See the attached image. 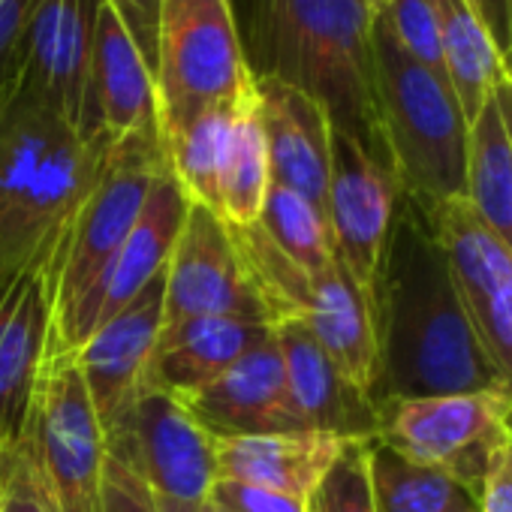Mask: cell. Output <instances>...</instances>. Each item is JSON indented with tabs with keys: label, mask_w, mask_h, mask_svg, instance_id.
I'll use <instances>...</instances> for the list:
<instances>
[{
	"label": "cell",
	"mask_w": 512,
	"mask_h": 512,
	"mask_svg": "<svg viewBox=\"0 0 512 512\" xmlns=\"http://www.w3.org/2000/svg\"><path fill=\"white\" fill-rule=\"evenodd\" d=\"M425 214L476 338L512 389V250L476 217L467 199H452Z\"/></svg>",
	"instance_id": "11"
},
{
	"label": "cell",
	"mask_w": 512,
	"mask_h": 512,
	"mask_svg": "<svg viewBox=\"0 0 512 512\" xmlns=\"http://www.w3.org/2000/svg\"><path fill=\"white\" fill-rule=\"evenodd\" d=\"M163 332V275L154 278L121 314L100 323L79 350H73L91 404L103 428L148 383V368Z\"/></svg>",
	"instance_id": "15"
},
{
	"label": "cell",
	"mask_w": 512,
	"mask_h": 512,
	"mask_svg": "<svg viewBox=\"0 0 512 512\" xmlns=\"http://www.w3.org/2000/svg\"><path fill=\"white\" fill-rule=\"evenodd\" d=\"M269 187H272L269 151H266L260 118H256V97H253V103H247L232 124L229 154L220 181V220L226 226L260 223Z\"/></svg>",
	"instance_id": "28"
},
{
	"label": "cell",
	"mask_w": 512,
	"mask_h": 512,
	"mask_svg": "<svg viewBox=\"0 0 512 512\" xmlns=\"http://www.w3.org/2000/svg\"><path fill=\"white\" fill-rule=\"evenodd\" d=\"M269 332V323L247 317H193L166 326L148 368V383L178 398L199 392Z\"/></svg>",
	"instance_id": "21"
},
{
	"label": "cell",
	"mask_w": 512,
	"mask_h": 512,
	"mask_svg": "<svg viewBox=\"0 0 512 512\" xmlns=\"http://www.w3.org/2000/svg\"><path fill=\"white\" fill-rule=\"evenodd\" d=\"M166 169V148L157 130L133 133L109 145L97 181L46 253L52 290L49 359L79 350L94 332L106 275Z\"/></svg>",
	"instance_id": "3"
},
{
	"label": "cell",
	"mask_w": 512,
	"mask_h": 512,
	"mask_svg": "<svg viewBox=\"0 0 512 512\" xmlns=\"http://www.w3.org/2000/svg\"><path fill=\"white\" fill-rule=\"evenodd\" d=\"M473 7L479 10L482 22L488 25L500 55H503V46H506V0H473Z\"/></svg>",
	"instance_id": "38"
},
{
	"label": "cell",
	"mask_w": 512,
	"mask_h": 512,
	"mask_svg": "<svg viewBox=\"0 0 512 512\" xmlns=\"http://www.w3.org/2000/svg\"><path fill=\"white\" fill-rule=\"evenodd\" d=\"M70 130L73 127L34 94L19 70L0 82V232Z\"/></svg>",
	"instance_id": "22"
},
{
	"label": "cell",
	"mask_w": 512,
	"mask_h": 512,
	"mask_svg": "<svg viewBox=\"0 0 512 512\" xmlns=\"http://www.w3.org/2000/svg\"><path fill=\"white\" fill-rule=\"evenodd\" d=\"M40 0H0V82H4L22 55L25 34Z\"/></svg>",
	"instance_id": "35"
},
{
	"label": "cell",
	"mask_w": 512,
	"mask_h": 512,
	"mask_svg": "<svg viewBox=\"0 0 512 512\" xmlns=\"http://www.w3.org/2000/svg\"><path fill=\"white\" fill-rule=\"evenodd\" d=\"M398 199L401 184L392 163L353 133L332 127V169L323 208L332 229L335 260L365 293L374 317Z\"/></svg>",
	"instance_id": "10"
},
{
	"label": "cell",
	"mask_w": 512,
	"mask_h": 512,
	"mask_svg": "<svg viewBox=\"0 0 512 512\" xmlns=\"http://www.w3.org/2000/svg\"><path fill=\"white\" fill-rule=\"evenodd\" d=\"M0 512H55L37 470L31 431L19 443L0 446Z\"/></svg>",
	"instance_id": "31"
},
{
	"label": "cell",
	"mask_w": 512,
	"mask_h": 512,
	"mask_svg": "<svg viewBox=\"0 0 512 512\" xmlns=\"http://www.w3.org/2000/svg\"><path fill=\"white\" fill-rule=\"evenodd\" d=\"M49 353L52 290L40 256L0 281V446L25 437Z\"/></svg>",
	"instance_id": "14"
},
{
	"label": "cell",
	"mask_w": 512,
	"mask_h": 512,
	"mask_svg": "<svg viewBox=\"0 0 512 512\" xmlns=\"http://www.w3.org/2000/svg\"><path fill=\"white\" fill-rule=\"evenodd\" d=\"M434 16L443 70L470 127L491 100L494 82L503 73V55L473 0H434Z\"/></svg>",
	"instance_id": "24"
},
{
	"label": "cell",
	"mask_w": 512,
	"mask_h": 512,
	"mask_svg": "<svg viewBox=\"0 0 512 512\" xmlns=\"http://www.w3.org/2000/svg\"><path fill=\"white\" fill-rule=\"evenodd\" d=\"M371 482L377 512H467L476 506V497L458 479L377 440L371 443Z\"/></svg>",
	"instance_id": "27"
},
{
	"label": "cell",
	"mask_w": 512,
	"mask_h": 512,
	"mask_svg": "<svg viewBox=\"0 0 512 512\" xmlns=\"http://www.w3.org/2000/svg\"><path fill=\"white\" fill-rule=\"evenodd\" d=\"M503 73L512 82V0H506V46H503Z\"/></svg>",
	"instance_id": "41"
},
{
	"label": "cell",
	"mask_w": 512,
	"mask_h": 512,
	"mask_svg": "<svg viewBox=\"0 0 512 512\" xmlns=\"http://www.w3.org/2000/svg\"><path fill=\"white\" fill-rule=\"evenodd\" d=\"M253 85L256 118H260L266 136L272 184H281L317 205H326L332 169V121L326 109L305 91L278 79H253Z\"/></svg>",
	"instance_id": "19"
},
{
	"label": "cell",
	"mask_w": 512,
	"mask_h": 512,
	"mask_svg": "<svg viewBox=\"0 0 512 512\" xmlns=\"http://www.w3.org/2000/svg\"><path fill=\"white\" fill-rule=\"evenodd\" d=\"M467 512H479V506H470V509H467Z\"/></svg>",
	"instance_id": "43"
},
{
	"label": "cell",
	"mask_w": 512,
	"mask_h": 512,
	"mask_svg": "<svg viewBox=\"0 0 512 512\" xmlns=\"http://www.w3.org/2000/svg\"><path fill=\"white\" fill-rule=\"evenodd\" d=\"M253 79L314 97L335 130L386 154L374 91V13L356 0H232Z\"/></svg>",
	"instance_id": "2"
},
{
	"label": "cell",
	"mask_w": 512,
	"mask_h": 512,
	"mask_svg": "<svg viewBox=\"0 0 512 512\" xmlns=\"http://www.w3.org/2000/svg\"><path fill=\"white\" fill-rule=\"evenodd\" d=\"M247 103L208 109L163 139L169 172L184 190V196L193 205L214 211L217 217H220V181H223V166L229 154L232 124Z\"/></svg>",
	"instance_id": "26"
},
{
	"label": "cell",
	"mask_w": 512,
	"mask_h": 512,
	"mask_svg": "<svg viewBox=\"0 0 512 512\" xmlns=\"http://www.w3.org/2000/svg\"><path fill=\"white\" fill-rule=\"evenodd\" d=\"M118 10L121 22L139 43L142 55L148 58L154 70V46H157V13H160V0H109Z\"/></svg>",
	"instance_id": "37"
},
{
	"label": "cell",
	"mask_w": 512,
	"mask_h": 512,
	"mask_svg": "<svg viewBox=\"0 0 512 512\" xmlns=\"http://www.w3.org/2000/svg\"><path fill=\"white\" fill-rule=\"evenodd\" d=\"M479 512H512V431L494 449L476 494Z\"/></svg>",
	"instance_id": "36"
},
{
	"label": "cell",
	"mask_w": 512,
	"mask_h": 512,
	"mask_svg": "<svg viewBox=\"0 0 512 512\" xmlns=\"http://www.w3.org/2000/svg\"><path fill=\"white\" fill-rule=\"evenodd\" d=\"M491 100H494V106H497V112L503 118V127H506V136H509V145H512V82L506 79V73L497 76Z\"/></svg>",
	"instance_id": "39"
},
{
	"label": "cell",
	"mask_w": 512,
	"mask_h": 512,
	"mask_svg": "<svg viewBox=\"0 0 512 512\" xmlns=\"http://www.w3.org/2000/svg\"><path fill=\"white\" fill-rule=\"evenodd\" d=\"M509 431H512V419H509Z\"/></svg>",
	"instance_id": "44"
},
{
	"label": "cell",
	"mask_w": 512,
	"mask_h": 512,
	"mask_svg": "<svg viewBox=\"0 0 512 512\" xmlns=\"http://www.w3.org/2000/svg\"><path fill=\"white\" fill-rule=\"evenodd\" d=\"M374 91L383 148L401 193L434 211L464 199L467 121L446 79L410 58L374 16Z\"/></svg>",
	"instance_id": "4"
},
{
	"label": "cell",
	"mask_w": 512,
	"mask_h": 512,
	"mask_svg": "<svg viewBox=\"0 0 512 512\" xmlns=\"http://www.w3.org/2000/svg\"><path fill=\"white\" fill-rule=\"evenodd\" d=\"M103 0H40L16 70L82 139H97L88 103L94 28Z\"/></svg>",
	"instance_id": "13"
},
{
	"label": "cell",
	"mask_w": 512,
	"mask_h": 512,
	"mask_svg": "<svg viewBox=\"0 0 512 512\" xmlns=\"http://www.w3.org/2000/svg\"><path fill=\"white\" fill-rule=\"evenodd\" d=\"M229 235L269 323L302 320L332 362L374 398L380 377L377 317L344 266L335 260L323 272L302 269L266 235L260 223L229 226Z\"/></svg>",
	"instance_id": "5"
},
{
	"label": "cell",
	"mask_w": 512,
	"mask_h": 512,
	"mask_svg": "<svg viewBox=\"0 0 512 512\" xmlns=\"http://www.w3.org/2000/svg\"><path fill=\"white\" fill-rule=\"evenodd\" d=\"M211 503L223 512H308V500L296 494H284L275 488L244 485L217 479L211 491Z\"/></svg>",
	"instance_id": "33"
},
{
	"label": "cell",
	"mask_w": 512,
	"mask_h": 512,
	"mask_svg": "<svg viewBox=\"0 0 512 512\" xmlns=\"http://www.w3.org/2000/svg\"><path fill=\"white\" fill-rule=\"evenodd\" d=\"M401 43V49L416 58L422 67L446 79L443 58H440V34H437V16L434 0H389V7L380 13ZM449 82V79H446Z\"/></svg>",
	"instance_id": "32"
},
{
	"label": "cell",
	"mask_w": 512,
	"mask_h": 512,
	"mask_svg": "<svg viewBox=\"0 0 512 512\" xmlns=\"http://www.w3.org/2000/svg\"><path fill=\"white\" fill-rule=\"evenodd\" d=\"M157 512H217L211 500H172V497H157Z\"/></svg>",
	"instance_id": "40"
},
{
	"label": "cell",
	"mask_w": 512,
	"mask_h": 512,
	"mask_svg": "<svg viewBox=\"0 0 512 512\" xmlns=\"http://www.w3.org/2000/svg\"><path fill=\"white\" fill-rule=\"evenodd\" d=\"M193 317L269 323L260 296L244 275L229 226L214 211L190 202L163 272V329Z\"/></svg>",
	"instance_id": "12"
},
{
	"label": "cell",
	"mask_w": 512,
	"mask_h": 512,
	"mask_svg": "<svg viewBox=\"0 0 512 512\" xmlns=\"http://www.w3.org/2000/svg\"><path fill=\"white\" fill-rule=\"evenodd\" d=\"M88 103L94 133L112 142L133 133H160L154 70L109 0H103L97 13Z\"/></svg>",
	"instance_id": "18"
},
{
	"label": "cell",
	"mask_w": 512,
	"mask_h": 512,
	"mask_svg": "<svg viewBox=\"0 0 512 512\" xmlns=\"http://www.w3.org/2000/svg\"><path fill=\"white\" fill-rule=\"evenodd\" d=\"M380 398L503 392L449 275L431 217L401 193L377 290Z\"/></svg>",
	"instance_id": "1"
},
{
	"label": "cell",
	"mask_w": 512,
	"mask_h": 512,
	"mask_svg": "<svg viewBox=\"0 0 512 512\" xmlns=\"http://www.w3.org/2000/svg\"><path fill=\"white\" fill-rule=\"evenodd\" d=\"M356 4H362L368 13H374V16H377V13H383V10L389 7V0H356Z\"/></svg>",
	"instance_id": "42"
},
{
	"label": "cell",
	"mask_w": 512,
	"mask_h": 512,
	"mask_svg": "<svg viewBox=\"0 0 512 512\" xmlns=\"http://www.w3.org/2000/svg\"><path fill=\"white\" fill-rule=\"evenodd\" d=\"M103 434L106 452L124 461L157 497L211 500L217 440L172 392L145 383Z\"/></svg>",
	"instance_id": "9"
},
{
	"label": "cell",
	"mask_w": 512,
	"mask_h": 512,
	"mask_svg": "<svg viewBox=\"0 0 512 512\" xmlns=\"http://www.w3.org/2000/svg\"><path fill=\"white\" fill-rule=\"evenodd\" d=\"M28 431L52 509L100 512L106 434L73 353L46 362Z\"/></svg>",
	"instance_id": "8"
},
{
	"label": "cell",
	"mask_w": 512,
	"mask_h": 512,
	"mask_svg": "<svg viewBox=\"0 0 512 512\" xmlns=\"http://www.w3.org/2000/svg\"><path fill=\"white\" fill-rule=\"evenodd\" d=\"M260 226L293 263L308 272H323L335 263L332 229L323 205L296 190L272 184L263 202Z\"/></svg>",
	"instance_id": "29"
},
{
	"label": "cell",
	"mask_w": 512,
	"mask_h": 512,
	"mask_svg": "<svg viewBox=\"0 0 512 512\" xmlns=\"http://www.w3.org/2000/svg\"><path fill=\"white\" fill-rule=\"evenodd\" d=\"M181 404L211 437L299 428L287 398L284 359L275 341V329L260 344H253L241 359H235L214 383L199 392L181 395Z\"/></svg>",
	"instance_id": "17"
},
{
	"label": "cell",
	"mask_w": 512,
	"mask_h": 512,
	"mask_svg": "<svg viewBox=\"0 0 512 512\" xmlns=\"http://www.w3.org/2000/svg\"><path fill=\"white\" fill-rule=\"evenodd\" d=\"M509 419L512 395L503 392L380 398L374 440L449 473L476 497L494 449L509 434Z\"/></svg>",
	"instance_id": "7"
},
{
	"label": "cell",
	"mask_w": 512,
	"mask_h": 512,
	"mask_svg": "<svg viewBox=\"0 0 512 512\" xmlns=\"http://www.w3.org/2000/svg\"><path fill=\"white\" fill-rule=\"evenodd\" d=\"M217 440V479L275 488L296 497H311L320 479L329 473L344 437L323 431H269V434H241L214 437Z\"/></svg>",
	"instance_id": "20"
},
{
	"label": "cell",
	"mask_w": 512,
	"mask_h": 512,
	"mask_svg": "<svg viewBox=\"0 0 512 512\" xmlns=\"http://www.w3.org/2000/svg\"><path fill=\"white\" fill-rule=\"evenodd\" d=\"M464 199L512 250V145L494 100L467 127Z\"/></svg>",
	"instance_id": "25"
},
{
	"label": "cell",
	"mask_w": 512,
	"mask_h": 512,
	"mask_svg": "<svg viewBox=\"0 0 512 512\" xmlns=\"http://www.w3.org/2000/svg\"><path fill=\"white\" fill-rule=\"evenodd\" d=\"M187 208H190V199L184 196V190L166 169L157 178L154 190L148 193V202H145L136 226L130 229L127 241L121 244L115 263L106 275V284H103V293L97 302L94 329L100 323L112 320L115 314H121L154 278H160L166 272L169 253L184 226Z\"/></svg>",
	"instance_id": "23"
},
{
	"label": "cell",
	"mask_w": 512,
	"mask_h": 512,
	"mask_svg": "<svg viewBox=\"0 0 512 512\" xmlns=\"http://www.w3.org/2000/svg\"><path fill=\"white\" fill-rule=\"evenodd\" d=\"M214 509H217V512H223V509H220V506H214Z\"/></svg>",
	"instance_id": "45"
},
{
	"label": "cell",
	"mask_w": 512,
	"mask_h": 512,
	"mask_svg": "<svg viewBox=\"0 0 512 512\" xmlns=\"http://www.w3.org/2000/svg\"><path fill=\"white\" fill-rule=\"evenodd\" d=\"M100 512H157L154 491L109 452L100 482Z\"/></svg>",
	"instance_id": "34"
},
{
	"label": "cell",
	"mask_w": 512,
	"mask_h": 512,
	"mask_svg": "<svg viewBox=\"0 0 512 512\" xmlns=\"http://www.w3.org/2000/svg\"><path fill=\"white\" fill-rule=\"evenodd\" d=\"M371 443L347 440L329 473L308 497V512H377L371 482Z\"/></svg>",
	"instance_id": "30"
},
{
	"label": "cell",
	"mask_w": 512,
	"mask_h": 512,
	"mask_svg": "<svg viewBox=\"0 0 512 512\" xmlns=\"http://www.w3.org/2000/svg\"><path fill=\"white\" fill-rule=\"evenodd\" d=\"M284 359V380L296 425L344 440L377 437V401L362 392L320 347L302 320L272 326Z\"/></svg>",
	"instance_id": "16"
},
{
	"label": "cell",
	"mask_w": 512,
	"mask_h": 512,
	"mask_svg": "<svg viewBox=\"0 0 512 512\" xmlns=\"http://www.w3.org/2000/svg\"><path fill=\"white\" fill-rule=\"evenodd\" d=\"M154 82L163 139L208 109L256 97L232 0H160Z\"/></svg>",
	"instance_id": "6"
}]
</instances>
